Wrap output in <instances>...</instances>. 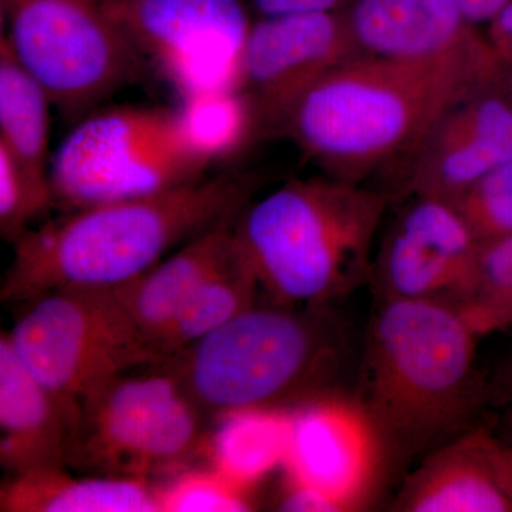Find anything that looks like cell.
I'll return each instance as SVG.
<instances>
[{"mask_svg":"<svg viewBox=\"0 0 512 512\" xmlns=\"http://www.w3.org/2000/svg\"><path fill=\"white\" fill-rule=\"evenodd\" d=\"M503 72L497 55L430 63L357 56L298 101L282 136L322 174L366 184L376 174H399L447 110Z\"/></svg>","mask_w":512,"mask_h":512,"instance_id":"cell-1","label":"cell"},{"mask_svg":"<svg viewBox=\"0 0 512 512\" xmlns=\"http://www.w3.org/2000/svg\"><path fill=\"white\" fill-rule=\"evenodd\" d=\"M255 185L221 173L174 190L64 211L22 235L0 286L18 306L67 286L117 288L211 229L235 221Z\"/></svg>","mask_w":512,"mask_h":512,"instance_id":"cell-2","label":"cell"},{"mask_svg":"<svg viewBox=\"0 0 512 512\" xmlns=\"http://www.w3.org/2000/svg\"><path fill=\"white\" fill-rule=\"evenodd\" d=\"M478 336L447 303L377 299L357 399L382 444L387 478L474 427L490 394L478 372Z\"/></svg>","mask_w":512,"mask_h":512,"instance_id":"cell-3","label":"cell"},{"mask_svg":"<svg viewBox=\"0 0 512 512\" xmlns=\"http://www.w3.org/2000/svg\"><path fill=\"white\" fill-rule=\"evenodd\" d=\"M390 202L372 185L298 178L249 201L234 235L268 302L330 306L370 284Z\"/></svg>","mask_w":512,"mask_h":512,"instance_id":"cell-4","label":"cell"},{"mask_svg":"<svg viewBox=\"0 0 512 512\" xmlns=\"http://www.w3.org/2000/svg\"><path fill=\"white\" fill-rule=\"evenodd\" d=\"M345 325L330 306L255 303L161 366L202 416L291 410L320 394L348 359Z\"/></svg>","mask_w":512,"mask_h":512,"instance_id":"cell-5","label":"cell"},{"mask_svg":"<svg viewBox=\"0 0 512 512\" xmlns=\"http://www.w3.org/2000/svg\"><path fill=\"white\" fill-rule=\"evenodd\" d=\"M210 164L177 109L120 106L76 124L53 153L49 178L64 212L174 190L205 178Z\"/></svg>","mask_w":512,"mask_h":512,"instance_id":"cell-6","label":"cell"},{"mask_svg":"<svg viewBox=\"0 0 512 512\" xmlns=\"http://www.w3.org/2000/svg\"><path fill=\"white\" fill-rule=\"evenodd\" d=\"M10 345L47 386L82 403L131 370L157 365L114 288L67 286L20 303Z\"/></svg>","mask_w":512,"mask_h":512,"instance_id":"cell-7","label":"cell"},{"mask_svg":"<svg viewBox=\"0 0 512 512\" xmlns=\"http://www.w3.org/2000/svg\"><path fill=\"white\" fill-rule=\"evenodd\" d=\"M0 8V40L66 116H87L143 66L104 0H0Z\"/></svg>","mask_w":512,"mask_h":512,"instance_id":"cell-8","label":"cell"},{"mask_svg":"<svg viewBox=\"0 0 512 512\" xmlns=\"http://www.w3.org/2000/svg\"><path fill=\"white\" fill-rule=\"evenodd\" d=\"M202 414L165 367L131 370L80 403L67 468L146 478L201 441Z\"/></svg>","mask_w":512,"mask_h":512,"instance_id":"cell-9","label":"cell"},{"mask_svg":"<svg viewBox=\"0 0 512 512\" xmlns=\"http://www.w3.org/2000/svg\"><path fill=\"white\" fill-rule=\"evenodd\" d=\"M180 99L241 89L252 22L241 0H104Z\"/></svg>","mask_w":512,"mask_h":512,"instance_id":"cell-10","label":"cell"},{"mask_svg":"<svg viewBox=\"0 0 512 512\" xmlns=\"http://www.w3.org/2000/svg\"><path fill=\"white\" fill-rule=\"evenodd\" d=\"M404 200L377 241L370 278L377 299L441 302L460 311L477 285V239L450 202L421 195Z\"/></svg>","mask_w":512,"mask_h":512,"instance_id":"cell-11","label":"cell"},{"mask_svg":"<svg viewBox=\"0 0 512 512\" xmlns=\"http://www.w3.org/2000/svg\"><path fill=\"white\" fill-rule=\"evenodd\" d=\"M357 56L342 9L261 16L252 22L241 90L251 101L259 138L282 136L298 101Z\"/></svg>","mask_w":512,"mask_h":512,"instance_id":"cell-12","label":"cell"},{"mask_svg":"<svg viewBox=\"0 0 512 512\" xmlns=\"http://www.w3.org/2000/svg\"><path fill=\"white\" fill-rule=\"evenodd\" d=\"M284 480L318 493L330 512L360 511L387 478L365 407L333 390L291 409Z\"/></svg>","mask_w":512,"mask_h":512,"instance_id":"cell-13","label":"cell"},{"mask_svg":"<svg viewBox=\"0 0 512 512\" xmlns=\"http://www.w3.org/2000/svg\"><path fill=\"white\" fill-rule=\"evenodd\" d=\"M512 160V106L500 82L447 110L396 175L392 201L413 195L454 201Z\"/></svg>","mask_w":512,"mask_h":512,"instance_id":"cell-14","label":"cell"},{"mask_svg":"<svg viewBox=\"0 0 512 512\" xmlns=\"http://www.w3.org/2000/svg\"><path fill=\"white\" fill-rule=\"evenodd\" d=\"M342 12L359 56L430 63L497 55L454 0H349Z\"/></svg>","mask_w":512,"mask_h":512,"instance_id":"cell-15","label":"cell"},{"mask_svg":"<svg viewBox=\"0 0 512 512\" xmlns=\"http://www.w3.org/2000/svg\"><path fill=\"white\" fill-rule=\"evenodd\" d=\"M80 403L30 372L0 336V464L8 476L67 468Z\"/></svg>","mask_w":512,"mask_h":512,"instance_id":"cell-16","label":"cell"},{"mask_svg":"<svg viewBox=\"0 0 512 512\" xmlns=\"http://www.w3.org/2000/svg\"><path fill=\"white\" fill-rule=\"evenodd\" d=\"M491 430L474 426L426 454L404 476L400 512H512L490 460Z\"/></svg>","mask_w":512,"mask_h":512,"instance_id":"cell-17","label":"cell"},{"mask_svg":"<svg viewBox=\"0 0 512 512\" xmlns=\"http://www.w3.org/2000/svg\"><path fill=\"white\" fill-rule=\"evenodd\" d=\"M234 224L227 222L191 239L143 275L114 288L148 342L192 293L238 254Z\"/></svg>","mask_w":512,"mask_h":512,"instance_id":"cell-18","label":"cell"},{"mask_svg":"<svg viewBox=\"0 0 512 512\" xmlns=\"http://www.w3.org/2000/svg\"><path fill=\"white\" fill-rule=\"evenodd\" d=\"M2 512H161L158 488L146 478L73 477L63 468L8 476L0 487Z\"/></svg>","mask_w":512,"mask_h":512,"instance_id":"cell-19","label":"cell"},{"mask_svg":"<svg viewBox=\"0 0 512 512\" xmlns=\"http://www.w3.org/2000/svg\"><path fill=\"white\" fill-rule=\"evenodd\" d=\"M259 295L258 279L238 247V254L192 293L151 338L157 365L254 306Z\"/></svg>","mask_w":512,"mask_h":512,"instance_id":"cell-20","label":"cell"},{"mask_svg":"<svg viewBox=\"0 0 512 512\" xmlns=\"http://www.w3.org/2000/svg\"><path fill=\"white\" fill-rule=\"evenodd\" d=\"M49 93L0 40V147L30 174L49 180Z\"/></svg>","mask_w":512,"mask_h":512,"instance_id":"cell-21","label":"cell"},{"mask_svg":"<svg viewBox=\"0 0 512 512\" xmlns=\"http://www.w3.org/2000/svg\"><path fill=\"white\" fill-rule=\"evenodd\" d=\"M211 440L215 470L252 488L284 464L288 450L291 410H239L220 417Z\"/></svg>","mask_w":512,"mask_h":512,"instance_id":"cell-22","label":"cell"},{"mask_svg":"<svg viewBox=\"0 0 512 512\" xmlns=\"http://www.w3.org/2000/svg\"><path fill=\"white\" fill-rule=\"evenodd\" d=\"M177 110L192 143L211 164L259 137L251 101L241 89L188 97Z\"/></svg>","mask_w":512,"mask_h":512,"instance_id":"cell-23","label":"cell"},{"mask_svg":"<svg viewBox=\"0 0 512 512\" xmlns=\"http://www.w3.org/2000/svg\"><path fill=\"white\" fill-rule=\"evenodd\" d=\"M460 312L480 336L512 328V235L481 249L476 289Z\"/></svg>","mask_w":512,"mask_h":512,"instance_id":"cell-24","label":"cell"},{"mask_svg":"<svg viewBox=\"0 0 512 512\" xmlns=\"http://www.w3.org/2000/svg\"><path fill=\"white\" fill-rule=\"evenodd\" d=\"M55 207L49 180L30 174L6 148L0 147V234L15 244Z\"/></svg>","mask_w":512,"mask_h":512,"instance_id":"cell-25","label":"cell"},{"mask_svg":"<svg viewBox=\"0 0 512 512\" xmlns=\"http://www.w3.org/2000/svg\"><path fill=\"white\" fill-rule=\"evenodd\" d=\"M454 207L481 249L512 235V160L488 171L468 187Z\"/></svg>","mask_w":512,"mask_h":512,"instance_id":"cell-26","label":"cell"},{"mask_svg":"<svg viewBox=\"0 0 512 512\" xmlns=\"http://www.w3.org/2000/svg\"><path fill=\"white\" fill-rule=\"evenodd\" d=\"M161 512L252 511L251 488L220 471H187L165 488H158Z\"/></svg>","mask_w":512,"mask_h":512,"instance_id":"cell-27","label":"cell"},{"mask_svg":"<svg viewBox=\"0 0 512 512\" xmlns=\"http://www.w3.org/2000/svg\"><path fill=\"white\" fill-rule=\"evenodd\" d=\"M261 16L285 13L312 12V10H340L349 0H251Z\"/></svg>","mask_w":512,"mask_h":512,"instance_id":"cell-28","label":"cell"},{"mask_svg":"<svg viewBox=\"0 0 512 512\" xmlns=\"http://www.w3.org/2000/svg\"><path fill=\"white\" fill-rule=\"evenodd\" d=\"M488 451H490L495 478L512 504V439H500L491 430Z\"/></svg>","mask_w":512,"mask_h":512,"instance_id":"cell-29","label":"cell"},{"mask_svg":"<svg viewBox=\"0 0 512 512\" xmlns=\"http://www.w3.org/2000/svg\"><path fill=\"white\" fill-rule=\"evenodd\" d=\"M485 35L501 62L512 66V2L485 26Z\"/></svg>","mask_w":512,"mask_h":512,"instance_id":"cell-30","label":"cell"},{"mask_svg":"<svg viewBox=\"0 0 512 512\" xmlns=\"http://www.w3.org/2000/svg\"><path fill=\"white\" fill-rule=\"evenodd\" d=\"M477 26H487L512 2V0H454Z\"/></svg>","mask_w":512,"mask_h":512,"instance_id":"cell-31","label":"cell"},{"mask_svg":"<svg viewBox=\"0 0 512 512\" xmlns=\"http://www.w3.org/2000/svg\"><path fill=\"white\" fill-rule=\"evenodd\" d=\"M495 399H500L512 412V357L507 367L503 370L500 382L497 383V390L494 393Z\"/></svg>","mask_w":512,"mask_h":512,"instance_id":"cell-32","label":"cell"},{"mask_svg":"<svg viewBox=\"0 0 512 512\" xmlns=\"http://www.w3.org/2000/svg\"><path fill=\"white\" fill-rule=\"evenodd\" d=\"M500 87L512 106V66L504 64V72L500 79Z\"/></svg>","mask_w":512,"mask_h":512,"instance_id":"cell-33","label":"cell"}]
</instances>
